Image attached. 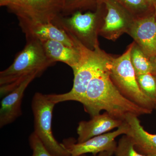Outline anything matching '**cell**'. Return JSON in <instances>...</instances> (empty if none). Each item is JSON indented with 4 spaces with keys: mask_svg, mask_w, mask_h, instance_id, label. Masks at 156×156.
Returning <instances> with one entry per match:
<instances>
[{
    "mask_svg": "<svg viewBox=\"0 0 156 156\" xmlns=\"http://www.w3.org/2000/svg\"><path fill=\"white\" fill-rule=\"evenodd\" d=\"M109 69L95 76L89 83L81 103L91 117L105 110L112 116L125 121L129 114L139 116L152 112L139 106L122 94L112 81Z\"/></svg>",
    "mask_w": 156,
    "mask_h": 156,
    "instance_id": "6da1fadb",
    "label": "cell"
},
{
    "mask_svg": "<svg viewBox=\"0 0 156 156\" xmlns=\"http://www.w3.org/2000/svg\"><path fill=\"white\" fill-rule=\"evenodd\" d=\"M129 33L145 55L151 59L156 56V18L154 16L134 21Z\"/></svg>",
    "mask_w": 156,
    "mask_h": 156,
    "instance_id": "30bf717a",
    "label": "cell"
},
{
    "mask_svg": "<svg viewBox=\"0 0 156 156\" xmlns=\"http://www.w3.org/2000/svg\"><path fill=\"white\" fill-rule=\"evenodd\" d=\"M69 36L80 49V60L77 66L73 69L74 80L71 90L63 94H49L51 99L56 104L69 101L81 103L92 79L100 73L109 69L111 64L112 57L101 50L98 43L95 48L91 50L75 38Z\"/></svg>",
    "mask_w": 156,
    "mask_h": 156,
    "instance_id": "3957f363",
    "label": "cell"
},
{
    "mask_svg": "<svg viewBox=\"0 0 156 156\" xmlns=\"http://www.w3.org/2000/svg\"><path fill=\"white\" fill-rule=\"evenodd\" d=\"M108 13L104 23L98 32L109 39L116 38L125 31H128L131 23H129L126 17L116 8L108 3Z\"/></svg>",
    "mask_w": 156,
    "mask_h": 156,
    "instance_id": "9a60e30c",
    "label": "cell"
},
{
    "mask_svg": "<svg viewBox=\"0 0 156 156\" xmlns=\"http://www.w3.org/2000/svg\"><path fill=\"white\" fill-rule=\"evenodd\" d=\"M129 126L125 121L117 130L95 136L83 143L77 142L73 138L63 140L62 145L69 153L70 156H79L86 154L96 155L105 151L115 153L117 144L115 139L121 134H126Z\"/></svg>",
    "mask_w": 156,
    "mask_h": 156,
    "instance_id": "52a82bcc",
    "label": "cell"
},
{
    "mask_svg": "<svg viewBox=\"0 0 156 156\" xmlns=\"http://www.w3.org/2000/svg\"><path fill=\"white\" fill-rule=\"evenodd\" d=\"M36 75L30 76L14 90L3 98L0 108V127L11 124L22 115L21 105L24 92Z\"/></svg>",
    "mask_w": 156,
    "mask_h": 156,
    "instance_id": "7c38bea8",
    "label": "cell"
},
{
    "mask_svg": "<svg viewBox=\"0 0 156 156\" xmlns=\"http://www.w3.org/2000/svg\"><path fill=\"white\" fill-rule=\"evenodd\" d=\"M46 55L41 41L27 40L26 44L19 52L12 64L0 72V94L5 96L30 76H40L54 64Z\"/></svg>",
    "mask_w": 156,
    "mask_h": 156,
    "instance_id": "7a4b0ae2",
    "label": "cell"
},
{
    "mask_svg": "<svg viewBox=\"0 0 156 156\" xmlns=\"http://www.w3.org/2000/svg\"><path fill=\"white\" fill-rule=\"evenodd\" d=\"M96 13H81L77 11L68 17L59 15L53 23L64 30L68 35L75 38L86 47L93 50L98 43V24Z\"/></svg>",
    "mask_w": 156,
    "mask_h": 156,
    "instance_id": "8992f818",
    "label": "cell"
},
{
    "mask_svg": "<svg viewBox=\"0 0 156 156\" xmlns=\"http://www.w3.org/2000/svg\"><path fill=\"white\" fill-rule=\"evenodd\" d=\"M131 44L122 56L112 58L110 75L112 81L124 96L137 105L153 112L156 105L141 91L131 60Z\"/></svg>",
    "mask_w": 156,
    "mask_h": 156,
    "instance_id": "277c9868",
    "label": "cell"
},
{
    "mask_svg": "<svg viewBox=\"0 0 156 156\" xmlns=\"http://www.w3.org/2000/svg\"><path fill=\"white\" fill-rule=\"evenodd\" d=\"M131 60L136 76L151 73L153 66L150 58L145 55L135 42L131 52Z\"/></svg>",
    "mask_w": 156,
    "mask_h": 156,
    "instance_id": "2e32d148",
    "label": "cell"
},
{
    "mask_svg": "<svg viewBox=\"0 0 156 156\" xmlns=\"http://www.w3.org/2000/svg\"><path fill=\"white\" fill-rule=\"evenodd\" d=\"M151 156H156V154L152 155Z\"/></svg>",
    "mask_w": 156,
    "mask_h": 156,
    "instance_id": "d4e9b609",
    "label": "cell"
},
{
    "mask_svg": "<svg viewBox=\"0 0 156 156\" xmlns=\"http://www.w3.org/2000/svg\"><path fill=\"white\" fill-rule=\"evenodd\" d=\"M17 0H0L1 6H6L12 12L17 5Z\"/></svg>",
    "mask_w": 156,
    "mask_h": 156,
    "instance_id": "44dd1931",
    "label": "cell"
},
{
    "mask_svg": "<svg viewBox=\"0 0 156 156\" xmlns=\"http://www.w3.org/2000/svg\"><path fill=\"white\" fill-rule=\"evenodd\" d=\"M41 42L46 55L54 63L61 62L67 65L72 69L79 64L81 58L80 51L74 42L75 47H69L56 41L48 40Z\"/></svg>",
    "mask_w": 156,
    "mask_h": 156,
    "instance_id": "5bb4252c",
    "label": "cell"
},
{
    "mask_svg": "<svg viewBox=\"0 0 156 156\" xmlns=\"http://www.w3.org/2000/svg\"><path fill=\"white\" fill-rule=\"evenodd\" d=\"M148 1H153V0H148Z\"/></svg>",
    "mask_w": 156,
    "mask_h": 156,
    "instance_id": "484cf974",
    "label": "cell"
},
{
    "mask_svg": "<svg viewBox=\"0 0 156 156\" xmlns=\"http://www.w3.org/2000/svg\"><path fill=\"white\" fill-rule=\"evenodd\" d=\"M151 60L153 66L152 72L151 73L156 76V56L154 58L151 59Z\"/></svg>",
    "mask_w": 156,
    "mask_h": 156,
    "instance_id": "cb8c5ba5",
    "label": "cell"
},
{
    "mask_svg": "<svg viewBox=\"0 0 156 156\" xmlns=\"http://www.w3.org/2000/svg\"><path fill=\"white\" fill-rule=\"evenodd\" d=\"M125 121L129 126L126 135L132 140L136 150L140 153L147 155L156 154V134H150L146 131L137 116L128 115Z\"/></svg>",
    "mask_w": 156,
    "mask_h": 156,
    "instance_id": "4fadbf2b",
    "label": "cell"
},
{
    "mask_svg": "<svg viewBox=\"0 0 156 156\" xmlns=\"http://www.w3.org/2000/svg\"><path fill=\"white\" fill-rule=\"evenodd\" d=\"M114 154L115 156H151L138 152L132 140L126 134H124L119 140Z\"/></svg>",
    "mask_w": 156,
    "mask_h": 156,
    "instance_id": "ac0fdd59",
    "label": "cell"
},
{
    "mask_svg": "<svg viewBox=\"0 0 156 156\" xmlns=\"http://www.w3.org/2000/svg\"><path fill=\"white\" fill-rule=\"evenodd\" d=\"M19 25L25 34L26 40H37L40 41H56L70 47L75 44L63 30L52 22L41 23L20 20Z\"/></svg>",
    "mask_w": 156,
    "mask_h": 156,
    "instance_id": "9c48e42d",
    "label": "cell"
},
{
    "mask_svg": "<svg viewBox=\"0 0 156 156\" xmlns=\"http://www.w3.org/2000/svg\"><path fill=\"white\" fill-rule=\"evenodd\" d=\"M114 154V153L111 151H105L96 155H93L92 156H112ZM79 156H87L85 154L81 155Z\"/></svg>",
    "mask_w": 156,
    "mask_h": 156,
    "instance_id": "603a6c76",
    "label": "cell"
},
{
    "mask_svg": "<svg viewBox=\"0 0 156 156\" xmlns=\"http://www.w3.org/2000/svg\"><path fill=\"white\" fill-rule=\"evenodd\" d=\"M64 3V0H23L16 15L19 20L52 22L61 14Z\"/></svg>",
    "mask_w": 156,
    "mask_h": 156,
    "instance_id": "ba28073f",
    "label": "cell"
},
{
    "mask_svg": "<svg viewBox=\"0 0 156 156\" xmlns=\"http://www.w3.org/2000/svg\"><path fill=\"white\" fill-rule=\"evenodd\" d=\"M92 0H64L63 10L60 14L67 17L78 11L80 8L87 6Z\"/></svg>",
    "mask_w": 156,
    "mask_h": 156,
    "instance_id": "ffe728a7",
    "label": "cell"
},
{
    "mask_svg": "<svg viewBox=\"0 0 156 156\" xmlns=\"http://www.w3.org/2000/svg\"><path fill=\"white\" fill-rule=\"evenodd\" d=\"M29 143L32 151L30 156H54L45 147L34 132L30 135Z\"/></svg>",
    "mask_w": 156,
    "mask_h": 156,
    "instance_id": "d6986e66",
    "label": "cell"
},
{
    "mask_svg": "<svg viewBox=\"0 0 156 156\" xmlns=\"http://www.w3.org/2000/svg\"><path fill=\"white\" fill-rule=\"evenodd\" d=\"M129 5L135 8H142L145 6L144 0H123Z\"/></svg>",
    "mask_w": 156,
    "mask_h": 156,
    "instance_id": "7402d4cb",
    "label": "cell"
},
{
    "mask_svg": "<svg viewBox=\"0 0 156 156\" xmlns=\"http://www.w3.org/2000/svg\"><path fill=\"white\" fill-rule=\"evenodd\" d=\"M56 105L49 94L36 92L34 95L31 104L34 118V132L54 156H70L61 144L56 140L52 132V115Z\"/></svg>",
    "mask_w": 156,
    "mask_h": 156,
    "instance_id": "5b68a950",
    "label": "cell"
},
{
    "mask_svg": "<svg viewBox=\"0 0 156 156\" xmlns=\"http://www.w3.org/2000/svg\"><path fill=\"white\" fill-rule=\"evenodd\" d=\"M140 89L156 105V76L151 73L136 76Z\"/></svg>",
    "mask_w": 156,
    "mask_h": 156,
    "instance_id": "e0dca14e",
    "label": "cell"
},
{
    "mask_svg": "<svg viewBox=\"0 0 156 156\" xmlns=\"http://www.w3.org/2000/svg\"><path fill=\"white\" fill-rule=\"evenodd\" d=\"M125 121L115 119L107 112L92 117L88 121H81L77 128L79 143L87 141L95 136L104 134L122 126Z\"/></svg>",
    "mask_w": 156,
    "mask_h": 156,
    "instance_id": "8fae6325",
    "label": "cell"
}]
</instances>
